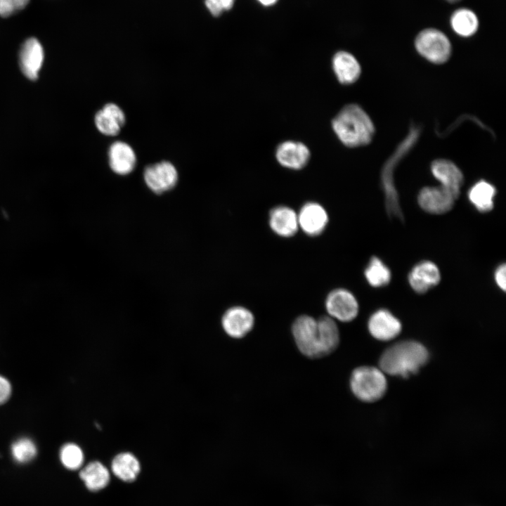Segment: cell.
<instances>
[{
	"mask_svg": "<svg viewBox=\"0 0 506 506\" xmlns=\"http://www.w3.org/2000/svg\"><path fill=\"white\" fill-rule=\"evenodd\" d=\"M428 360L429 352L423 344L408 340L387 349L382 354L379 364L384 374L408 377L418 372Z\"/></svg>",
	"mask_w": 506,
	"mask_h": 506,
	"instance_id": "obj_1",
	"label": "cell"
},
{
	"mask_svg": "<svg viewBox=\"0 0 506 506\" xmlns=\"http://www.w3.org/2000/svg\"><path fill=\"white\" fill-rule=\"evenodd\" d=\"M332 126L339 141L352 148L369 143L375 131L369 116L356 104L342 108L332 119Z\"/></svg>",
	"mask_w": 506,
	"mask_h": 506,
	"instance_id": "obj_2",
	"label": "cell"
},
{
	"mask_svg": "<svg viewBox=\"0 0 506 506\" xmlns=\"http://www.w3.org/2000/svg\"><path fill=\"white\" fill-rule=\"evenodd\" d=\"M350 388L354 396L364 402H375L380 399L387 389L384 372L372 366L356 368L350 377Z\"/></svg>",
	"mask_w": 506,
	"mask_h": 506,
	"instance_id": "obj_3",
	"label": "cell"
},
{
	"mask_svg": "<svg viewBox=\"0 0 506 506\" xmlns=\"http://www.w3.org/2000/svg\"><path fill=\"white\" fill-rule=\"evenodd\" d=\"M417 52L429 61L443 63L451 53V44L448 37L436 28H426L418 33L415 40Z\"/></svg>",
	"mask_w": 506,
	"mask_h": 506,
	"instance_id": "obj_4",
	"label": "cell"
},
{
	"mask_svg": "<svg viewBox=\"0 0 506 506\" xmlns=\"http://www.w3.org/2000/svg\"><path fill=\"white\" fill-rule=\"evenodd\" d=\"M292 333L303 355L311 358L322 357L317 319L309 315L298 316L292 323Z\"/></svg>",
	"mask_w": 506,
	"mask_h": 506,
	"instance_id": "obj_5",
	"label": "cell"
},
{
	"mask_svg": "<svg viewBox=\"0 0 506 506\" xmlns=\"http://www.w3.org/2000/svg\"><path fill=\"white\" fill-rule=\"evenodd\" d=\"M143 176L148 188L156 194L171 190L179 180L176 167L168 160L148 164L145 167Z\"/></svg>",
	"mask_w": 506,
	"mask_h": 506,
	"instance_id": "obj_6",
	"label": "cell"
},
{
	"mask_svg": "<svg viewBox=\"0 0 506 506\" xmlns=\"http://www.w3.org/2000/svg\"><path fill=\"white\" fill-rule=\"evenodd\" d=\"M325 306L328 316L341 322L353 320L359 311L356 297L344 288H336L330 292L326 297Z\"/></svg>",
	"mask_w": 506,
	"mask_h": 506,
	"instance_id": "obj_7",
	"label": "cell"
},
{
	"mask_svg": "<svg viewBox=\"0 0 506 506\" xmlns=\"http://www.w3.org/2000/svg\"><path fill=\"white\" fill-rule=\"evenodd\" d=\"M297 217L299 228L309 236L321 234L329 220L326 209L316 202L305 203L297 213Z\"/></svg>",
	"mask_w": 506,
	"mask_h": 506,
	"instance_id": "obj_8",
	"label": "cell"
},
{
	"mask_svg": "<svg viewBox=\"0 0 506 506\" xmlns=\"http://www.w3.org/2000/svg\"><path fill=\"white\" fill-rule=\"evenodd\" d=\"M254 316L247 308L235 306L223 315L221 325L225 332L233 338H242L253 328Z\"/></svg>",
	"mask_w": 506,
	"mask_h": 506,
	"instance_id": "obj_9",
	"label": "cell"
},
{
	"mask_svg": "<svg viewBox=\"0 0 506 506\" xmlns=\"http://www.w3.org/2000/svg\"><path fill=\"white\" fill-rule=\"evenodd\" d=\"M456 198L441 186L424 187L417 196L418 204L425 212L441 214L449 212L453 207Z\"/></svg>",
	"mask_w": 506,
	"mask_h": 506,
	"instance_id": "obj_10",
	"label": "cell"
},
{
	"mask_svg": "<svg viewBox=\"0 0 506 506\" xmlns=\"http://www.w3.org/2000/svg\"><path fill=\"white\" fill-rule=\"evenodd\" d=\"M108 162L110 169L115 174L126 176L134 170L137 157L134 150L129 143L115 141L108 147Z\"/></svg>",
	"mask_w": 506,
	"mask_h": 506,
	"instance_id": "obj_11",
	"label": "cell"
},
{
	"mask_svg": "<svg viewBox=\"0 0 506 506\" xmlns=\"http://www.w3.org/2000/svg\"><path fill=\"white\" fill-rule=\"evenodd\" d=\"M401 323L389 311L379 309L374 312L368 322L370 335L380 341H389L396 337L401 331Z\"/></svg>",
	"mask_w": 506,
	"mask_h": 506,
	"instance_id": "obj_12",
	"label": "cell"
},
{
	"mask_svg": "<svg viewBox=\"0 0 506 506\" xmlns=\"http://www.w3.org/2000/svg\"><path fill=\"white\" fill-rule=\"evenodd\" d=\"M126 122L123 110L115 103H108L98 110L94 123L98 131L107 136H115L119 134Z\"/></svg>",
	"mask_w": 506,
	"mask_h": 506,
	"instance_id": "obj_13",
	"label": "cell"
},
{
	"mask_svg": "<svg viewBox=\"0 0 506 506\" xmlns=\"http://www.w3.org/2000/svg\"><path fill=\"white\" fill-rule=\"evenodd\" d=\"M44 58L43 47L36 38H29L24 42L20 50L19 64L27 78L31 80L38 78Z\"/></svg>",
	"mask_w": 506,
	"mask_h": 506,
	"instance_id": "obj_14",
	"label": "cell"
},
{
	"mask_svg": "<svg viewBox=\"0 0 506 506\" xmlns=\"http://www.w3.org/2000/svg\"><path fill=\"white\" fill-rule=\"evenodd\" d=\"M310 151L301 142L286 141L279 144L275 157L280 165L290 169H303L310 159Z\"/></svg>",
	"mask_w": 506,
	"mask_h": 506,
	"instance_id": "obj_15",
	"label": "cell"
},
{
	"mask_svg": "<svg viewBox=\"0 0 506 506\" xmlns=\"http://www.w3.org/2000/svg\"><path fill=\"white\" fill-rule=\"evenodd\" d=\"M441 274L438 266L432 261H422L417 264L408 275V282L417 293H424L439 283Z\"/></svg>",
	"mask_w": 506,
	"mask_h": 506,
	"instance_id": "obj_16",
	"label": "cell"
},
{
	"mask_svg": "<svg viewBox=\"0 0 506 506\" xmlns=\"http://www.w3.org/2000/svg\"><path fill=\"white\" fill-rule=\"evenodd\" d=\"M268 224L273 232L283 238L294 236L299 229L297 213L284 205L275 207L270 211Z\"/></svg>",
	"mask_w": 506,
	"mask_h": 506,
	"instance_id": "obj_17",
	"label": "cell"
},
{
	"mask_svg": "<svg viewBox=\"0 0 506 506\" xmlns=\"http://www.w3.org/2000/svg\"><path fill=\"white\" fill-rule=\"evenodd\" d=\"M432 171L442 187L448 190L456 199L460 195L463 176L459 168L446 160H438L432 165Z\"/></svg>",
	"mask_w": 506,
	"mask_h": 506,
	"instance_id": "obj_18",
	"label": "cell"
},
{
	"mask_svg": "<svg viewBox=\"0 0 506 506\" xmlns=\"http://www.w3.org/2000/svg\"><path fill=\"white\" fill-rule=\"evenodd\" d=\"M332 69L338 81L342 84L355 82L361 74V66L356 58L349 52L341 51L332 58Z\"/></svg>",
	"mask_w": 506,
	"mask_h": 506,
	"instance_id": "obj_19",
	"label": "cell"
},
{
	"mask_svg": "<svg viewBox=\"0 0 506 506\" xmlns=\"http://www.w3.org/2000/svg\"><path fill=\"white\" fill-rule=\"evenodd\" d=\"M321 356L334 351L339 343V332L335 320L329 316L317 319Z\"/></svg>",
	"mask_w": 506,
	"mask_h": 506,
	"instance_id": "obj_20",
	"label": "cell"
},
{
	"mask_svg": "<svg viewBox=\"0 0 506 506\" xmlns=\"http://www.w3.org/2000/svg\"><path fill=\"white\" fill-rule=\"evenodd\" d=\"M450 22L453 31L463 37H469L474 34L479 26L476 13L467 8L455 10L451 15Z\"/></svg>",
	"mask_w": 506,
	"mask_h": 506,
	"instance_id": "obj_21",
	"label": "cell"
},
{
	"mask_svg": "<svg viewBox=\"0 0 506 506\" xmlns=\"http://www.w3.org/2000/svg\"><path fill=\"white\" fill-rule=\"evenodd\" d=\"M495 193V188L493 185L481 180L470 188L468 197L478 211L488 212L493 208Z\"/></svg>",
	"mask_w": 506,
	"mask_h": 506,
	"instance_id": "obj_22",
	"label": "cell"
},
{
	"mask_svg": "<svg viewBox=\"0 0 506 506\" xmlns=\"http://www.w3.org/2000/svg\"><path fill=\"white\" fill-rule=\"evenodd\" d=\"M80 478L87 488L97 491L105 488L109 483L110 474L100 462L93 461L86 465L79 473Z\"/></svg>",
	"mask_w": 506,
	"mask_h": 506,
	"instance_id": "obj_23",
	"label": "cell"
},
{
	"mask_svg": "<svg viewBox=\"0 0 506 506\" xmlns=\"http://www.w3.org/2000/svg\"><path fill=\"white\" fill-rule=\"evenodd\" d=\"M113 473L122 480L131 482L136 479L140 472L137 458L130 453H122L115 457L112 462Z\"/></svg>",
	"mask_w": 506,
	"mask_h": 506,
	"instance_id": "obj_24",
	"label": "cell"
},
{
	"mask_svg": "<svg viewBox=\"0 0 506 506\" xmlns=\"http://www.w3.org/2000/svg\"><path fill=\"white\" fill-rule=\"evenodd\" d=\"M364 275L368 283L375 287L385 286L391 280L389 268L377 257L370 259Z\"/></svg>",
	"mask_w": 506,
	"mask_h": 506,
	"instance_id": "obj_25",
	"label": "cell"
},
{
	"mask_svg": "<svg viewBox=\"0 0 506 506\" xmlns=\"http://www.w3.org/2000/svg\"><path fill=\"white\" fill-rule=\"evenodd\" d=\"M11 452L15 462L25 464L32 461L36 457L37 448L32 439L22 437L12 443Z\"/></svg>",
	"mask_w": 506,
	"mask_h": 506,
	"instance_id": "obj_26",
	"label": "cell"
},
{
	"mask_svg": "<svg viewBox=\"0 0 506 506\" xmlns=\"http://www.w3.org/2000/svg\"><path fill=\"white\" fill-rule=\"evenodd\" d=\"M59 455L63 465L70 470L80 468L84 462L83 451L79 446L73 443L63 445L60 450Z\"/></svg>",
	"mask_w": 506,
	"mask_h": 506,
	"instance_id": "obj_27",
	"label": "cell"
},
{
	"mask_svg": "<svg viewBox=\"0 0 506 506\" xmlns=\"http://www.w3.org/2000/svg\"><path fill=\"white\" fill-rule=\"evenodd\" d=\"M30 0H0V15L8 17L23 9Z\"/></svg>",
	"mask_w": 506,
	"mask_h": 506,
	"instance_id": "obj_28",
	"label": "cell"
},
{
	"mask_svg": "<svg viewBox=\"0 0 506 506\" xmlns=\"http://www.w3.org/2000/svg\"><path fill=\"white\" fill-rule=\"evenodd\" d=\"M235 0H205V4L209 11L214 16L221 15L233 6Z\"/></svg>",
	"mask_w": 506,
	"mask_h": 506,
	"instance_id": "obj_29",
	"label": "cell"
},
{
	"mask_svg": "<svg viewBox=\"0 0 506 506\" xmlns=\"http://www.w3.org/2000/svg\"><path fill=\"white\" fill-rule=\"evenodd\" d=\"M12 388L10 382L0 375V405L6 402L11 396Z\"/></svg>",
	"mask_w": 506,
	"mask_h": 506,
	"instance_id": "obj_30",
	"label": "cell"
},
{
	"mask_svg": "<svg viewBox=\"0 0 506 506\" xmlns=\"http://www.w3.org/2000/svg\"><path fill=\"white\" fill-rule=\"evenodd\" d=\"M497 285L504 292L506 288V266L505 264L498 266L494 274Z\"/></svg>",
	"mask_w": 506,
	"mask_h": 506,
	"instance_id": "obj_31",
	"label": "cell"
},
{
	"mask_svg": "<svg viewBox=\"0 0 506 506\" xmlns=\"http://www.w3.org/2000/svg\"><path fill=\"white\" fill-rule=\"evenodd\" d=\"M259 1L261 4L264 6H271L274 4L277 0H257Z\"/></svg>",
	"mask_w": 506,
	"mask_h": 506,
	"instance_id": "obj_32",
	"label": "cell"
},
{
	"mask_svg": "<svg viewBox=\"0 0 506 506\" xmlns=\"http://www.w3.org/2000/svg\"><path fill=\"white\" fill-rule=\"evenodd\" d=\"M446 1L449 3H457L458 1H460L461 0H446Z\"/></svg>",
	"mask_w": 506,
	"mask_h": 506,
	"instance_id": "obj_33",
	"label": "cell"
}]
</instances>
